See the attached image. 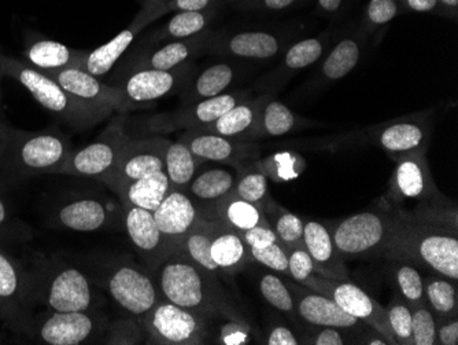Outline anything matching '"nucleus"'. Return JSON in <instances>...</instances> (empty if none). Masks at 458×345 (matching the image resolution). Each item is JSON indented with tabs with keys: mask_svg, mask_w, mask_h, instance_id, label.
Segmentation results:
<instances>
[{
	"mask_svg": "<svg viewBox=\"0 0 458 345\" xmlns=\"http://www.w3.org/2000/svg\"><path fill=\"white\" fill-rule=\"evenodd\" d=\"M316 13L329 22H339L356 6L357 0H311Z\"/></svg>",
	"mask_w": 458,
	"mask_h": 345,
	"instance_id": "4d7b16f0",
	"label": "nucleus"
},
{
	"mask_svg": "<svg viewBox=\"0 0 458 345\" xmlns=\"http://www.w3.org/2000/svg\"><path fill=\"white\" fill-rule=\"evenodd\" d=\"M33 315L27 269L0 246V321L14 333L24 334Z\"/></svg>",
	"mask_w": 458,
	"mask_h": 345,
	"instance_id": "4468645a",
	"label": "nucleus"
},
{
	"mask_svg": "<svg viewBox=\"0 0 458 345\" xmlns=\"http://www.w3.org/2000/svg\"><path fill=\"white\" fill-rule=\"evenodd\" d=\"M179 141H182L197 159L208 162H228L242 166L244 160L251 159L257 153V146L254 143L205 131H184Z\"/></svg>",
	"mask_w": 458,
	"mask_h": 345,
	"instance_id": "393cba45",
	"label": "nucleus"
},
{
	"mask_svg": "<svg viewBox=\"0 0 458 345\" xmlns=\"http://www.w3.org/2000/svg\"><path fill=\"white\" fill-rule=\"evenodd\" d=\"M72 151L71 139L58 128L22 131L7 127L0 153V177L22 182L41 175H56Z\"/></svg>",
	"mask_w": 458,
	"mask_h": 345,
	"instance_id": "20e7f679",
	"label": "nucleus"
},
{
	"mask_svg": "<svg viewBox=\"0 0 458 345\" xmlns=\"http://www.w3.org/2000/svg\"><path fill=\"white\" fill-rule=\"evenodd\" d=\"M165 174L168 175L171 190H184L189 187L195 172L202 164L182 141L165 139Z\"/></svg>",
	"mask_w": 458,
	"mask_h": 345,
	"instance_id": "58836bf2",
	"label": "nucleus"
},
{
	"mask_svg": "<svg viewBox=\"0 0 458 345\" xmlns=\"http://www.w3.org/2000/svg\"><path fill=\"white\" fill-rule=\"evenodd\" d=\"M287 35L276 30H250L241 32L213 33L208 51L226 58L267 61L279 56L285 47Z\"/></svg>",
	"mask_w": 458,
	"mask_h": 345,
	"instance_id": "a211bd4d",
	"label": "nucleus"
},
{
	"mask_svg": "<svg viewBox=\"0 0 458 345\" xmlns=\"http://www.w3.org/2000/svg\"><path fill=\"white\" fill-rule=\"evenodd\" d=\"M241 234L249 249H262L270 246V244H274V242L279 241L269 223L256 226V228L250 229V230Z\"/></svg>",
	"mask_w": 458,
	"mask_h": 345,
	"instance_id": "bf43d9fd",
	"label": "nucleus"
},
{
	"mask_svg": "<svg viewBox=\"0 0 458 345\" xmlns=\"http://www.w3.org/2000/svg\"><path fill=\"white\" fill-rule=\"evenodd\" d=\"M169 192H171V184L165 171L154 172L115 190L123 203L153 211V212Z\"/></svg>",
	"mask_w": 458,
	"mask_h": 345,
	"instance_id": "e433bc0d",
	"label": "nucleus"
},
{
	"mask_svg": "<svg viewBox=\"0 0 458 345\" xmlns=\"http://www.w3.org/2000/svg\"><path fill=\"white\" fill-rule=\"evenodd\" d=\"M168 14L165 0H141L140 10L125 30L114 36L110 42L91 51H84L76 68L89 72L92 76L102 77L109 73L121 56L127 53L133 40L143 32L144 28L153 24L162 15Z\"/></svg>",
	"mask_w": 458,
	"mask_h": 345,
	"instance_id": "ddd939ff",
	"label": "nucleus"
},
{
	"mask_svg": "<svg viewBox=\"0 0 458 345\" xmlns=\"http://www.w3.org/2000/svg\"><path fill=\"white\" fill-rule=\"evenodd\" d=\"M397 269L394 272V277L397 280L398 290H400L401 298L409 306L426 301L424 296L423 277L416 267L411 266L406 260H397Z\"/></svg>",
	"mask_w": 458,
	"mask_h": 345,
	"instance_id": "de8ad7c7",
	"label": "nucleus"
},
{
	"mask_svg": "<svg viewBox=\"0 0 458 345\" xmlns=\"http://www.w3.org/2000/svg\"><path fill=\"white\" fill-rule=\"evenodd\" d=\"M153 213L159 231L176 251L180 242L197 225L202 208L184 190H171Z\"/></svg>",
	"mask_w": 458,
	"mask_h": 345,
	"instance_id": "b1692460",
	"label": "nucleus"
},
{
	"mask_svg": "<svg viewBox=\"0 0 458 345\" xmlns=\"http://www.w3.org/2000/svg\"><path fill=\"white\" fill-rule=\"evenodd\" d=\"M194 72L195 65L192 63L171 71L141 69L117 76V79H114V86L121 90L133 109H138L154 104L161 98L182 91Z\"/></svg>",
	"mask_w": 458,
	"mask_h": 345,
	"instance_id": "2eb2a0df",
	"label": "nucleus"
},
{
	"mask_svg": "<svg viewBox=\"0 0 458 345\" xmlns=\"http://www.w3.org/2000/svg\"><path fill=\"white\" fill-rule=\"evenodd\" d=\"M405 13H420V14H434L446 17V12L439 4V0H401Z\"/></svg>",
	"mask_w": 458,
	"mask_h": 345,
	"instance_id": "680f3d73",
	"label": "nucleus"
},
{
	"mask_svg": "<svg viewBox=\"0 0 458 345\" xmlns=\"http://www.w3.org/2000/svg\"><path fill=\"white\" fill-rule=\"evenodd\" d=\"M164 149L165 138L161 135L144 139L130 138L114 172L105 180V184L115 192L118 187L133 180L148 177L154 172L164 171Z\"/></svg>",
	"mask_w": 458,
	"mask_h": 345,
	"instance_id": "6ab92c4d",
	"label": "nucleus"
},
{
	"mask_svg": "<svg viewBox=\"0 0 458 345\" xmlns=\"http://www.w3.org/2000/svg\"><path fill=\"white\" fill-rule=\"evenodd\" d=\"M332 38H334V30H328V32L321 33L318 38L303 39V40L294 43L285 51L282 65L274 74L272 82L284 80L288 74L315 65L323 58L327 46L331 42Z\"/></svg>",
	"mask_w": 458,
	"mask_h": 345,
	"instance_id": "4c0bfd02",
	"label": "nucleus"
},
{
	"mask_svg": "<svg viewBox=\"0 0 458 345\" xmlns=\"http://www.w3.org/2000/svg\"><path fill=\"white\" fill-rule=\"evenodd\" d=\"M82 50H74L64 43L50 39H33L24 51L25 63L38 71H59V69L76 68L81 59Z\"/></svg>",
	"mask_w": 458,
	"mask_h": 345,
	"instance_id": "473e14b6",
	"label": "nucleus"
},
{
	"mask_svg": "<svg viewBox=\"0 0 458 345\" xmlns=\"http://www.w3.org/2000/svg\"><path fill=\"white\" fill-rule=\"evenodd\" d=\"M212 30L182 40L157 43V45L139 46L123 58L117 69V76L141 69L171 71L185 64L191 63L200 54L208 51L213 36Z\"/></svg>",
	"mask_w": 458,
	"mask_h": 345,
	"instance_id": "f8f14e48",
	"label": "nucleus"
},
{
	"mask_svg": "<svg viewBox=\"0 0 458 345\" xmlns=\"http://www.w3.org/2000/svg\"><path fill=\"white\" fill-rule=\"evenodd\" d=\"M437 344L458 345V315L437 318Z\"/></svg>",
	"mask_w": 458,
	"mask_h": 345,
	"instance_id": "052dcab7",
	"label": "nucleus"
},
{
	"mask_svg": "<svg viewBox=\"0 0 458 345\" xmlns=\"http://www.w3.org/2000/svg\"><path fill=\"white\" fill-rule=\"evenodd\" d=\"M262 211L285 251L297 246H303V220L300 216L285 210L269 197L262 205Z\"/></svg>",
	"mask_w": 458,
	"mask_h": 345,
	"instance_id": "ea45409f",
	"label": "nucleus"
},
{
	"mask_svg": "<svg viewBox=\"0 0 458 345\" xmlns=\"http://www.w3.org/2000/svg\"><path fill=\"white\" fill-rule=\"evenodd\" d=\"M264 99L265 95L256 99L242 100L241 104L235 105L217 120L195 130L217 134L226 138L243 139V141L257 138L259 112H261Z\"/></svg>",
	"mask_w": 458,
	"mask_h": 345,
	"instance_id": "c756f323",
	"label": "nucleus"
},
{
	"mask_svg": "<svg viewBox=\"0 0 458 345\" xmlns=\"http://www.w3.org/2000/svg\"><path fill=\"white\" fill-rule=\"evenodd\" d=\"M288 275L294 278L298 283H303L310 275L315 274V264L305 246H297L287 251Z\"/></svg>",
	"mask_w": 458,
	"mask_h": 345,
	"instance_id": "6e6d98bb",
	"label": "nucleus"
},
{
	"mask_svg": "<svg viewBox=\"0 0 458 345\" xmlns=\"http://www.w3.org/2000/svg\"><path fill=\"white\" fill-rule=\"evenodd\" d=\"M0 69L4 76L14 79L27 89L41 107L74 130H89L113 113L106 108L73 97L53 77L32 68L25 61L0 54Z\"/></svg>",
	"mask_w": 458,
	"mask_h": 345,
	"instance_id": "39448f33",
	"label": "nucleus"
},
{
	"mask_svg": "<svg viewBox=\"0 0 458 345\" xmlns=\"http://www.w3.org/2000/svg\"><path fill=\"white\" fill-rule=\"evenodd\" d=\"M123 205V226L133 248L138 252L143 266L156 274L162 263L168 259L174 249L168 239L159 231L153 211L135 207L121 201Z\"/></svg>",
	"mask_w": 458,
	"mask_h": 345,
	"instance_id": "f3484780",
	"label": "nucleus"
},
{
	"mask_svg": "<svg viewBox=\"0 0 458 345\" xmlns=\"http://www.w3.org/2000/svg\"><path fill=\"white\" fill-rule=\"evenodd\" d=\"M411 310L413 345L437 344V318L427 301L411 306Z\"/></svg>",
	"mask_w": 458,
	"mask_h": 345,
	"instance_id": "3c124183",
	"label": "nucleus"
},
{
	"mask_svg": "<svg viewBox=\"0 0 458 345\" xmlns=\"http://www.w3.org/2000/svg\"><path fill=\"white\" fill-rule=\"evenodd\" d=\"M125 118L113 120L97 141L84 148L73 149L56 175L105 180L112 177L120 161L123 148L131 136L125 133Z\"/></svg>",
	"mask_w": 458,
	"mask_h": 345,
	"instance_id": "9d476101",
	"label": "nucleus"
},
{
	"mask_svg": "<svg viewBox=\"0 0 458 345\" xmlns=\"http://www.w3.org/2000/svg\"><path fill=\"white\" fill-rule=\"evenodd\" d=\"M298 125V117L290 108L280 100L265 95L259 112V131L257 138L262 136H282L291 133Z\"/></svg>",
	"mask_w": 458,
	"mask_h": 345,
	"instance_id": "79ce46f5",
	"label": "nucleus"
},
{
	"mask_svg": "<svg viewBox=\"0 0 458 345\" xmlns=\"http://www.w3.org/2000/svg\"><path fill=\"white\" fill-rule=\"evenodd\" d=\"M250 254L253 257L254 262L259 263L267 269L288 274L287 251L279 241L262 249H250Z\"/></svg>",
	"mask_w": 458,
	"mask_h": 345,
	"instance_id": "5fc2aeb1",
	"label": "nucleus"
},
{
	"mask_svg": "<svg viewBox=\"0 0 458 345\" xmlns=\"http://www.w3.org/2000/svg\"><path fill=\"white\" fill-rule=\"evenodd\" d=\"M301 285L328 296L338 304L344 313L354 316L380 334L387 341V344H395V340H394L390 326H388L386 308L349 280H332V278L323 277L316 272Z\"/></svg>",
	"mask_w": 458,
	"mask_h": 345,
	"instance_id": "9b49d317",
	"label": "nucleus"
},
{
	"mask_svg": "<svg viewBox=\"0 0 458 345\" xmlns=\"http://www.w3.org/2000/svg\"><path fill=\"white\" fill-rule=\"evenodd\" d=\"M308 344L316 345H344L346 344L341 329L323 328L318 332V336L313 337Z\"/></svg>",
	"mask_w": 458,
	"mask_h": 345,
	"instance_id": "0e129e2a",
	"label": "nucleus"
},
{
	"mask_svg": "<svg viewBox=\"0 0 458 345\" xmlns=\"http://www.w3.org/2000/svg\"><path fill=\"white\" fill-rule=\"evenodd\" d=\"M259 292H261L262 298L280 313L287 314L290 316H294V314L297 313L294 298H293L290 288L276 275H262L259 280Z\"/></svg>",
	"mask_w": 458,
	"mask_h": 345,
	"instance_id": "09e8293b",
	"label": "nucleus"
},
{
	"mask_svg": "<svg viewBox=\"0 0 458 345\" xmlns=\"http://www.w3.org/2000/svg\"><path fill=\"white\" fill-rule=\"evenodd\" d=\"M429 135L431 123L426 118H403L382 125L375 133V142L386 153L398 157L414 151H427Z\"/></svg>",
	"mask_w": 458,
	"mask_h": 345,
	"instance_id": "bb28decb",
	"label": "nucleus"
},
{
	"mask_svg": "<svg viewBox=\"0 0 458 345\" xmlns=\"http://www.w3.org/2000/svg\"><path fill=\"white\" fill-rule=\"evenodd\" d=\"M439 4L446 12L447 18L457 20L458 17V0H439Z\"/></svg>",
	"mask_w": 458,
	"mask_h": 345,
	"instance_id": "69168bd1",
	"label": "nucleus"
},
{
	"mask_svg": "<svg viewBox=\"0 0 458 345\" xmlns=\"http://www.w3.org/2000/svg\"><path fill=\"white\" fill-rule=\"evenodd\" d=\"M401 226V212L365 211L342 220L331 230L332 239L342 259L390 257Z\"/></svg>",
	"mask_w": 458,
	"mask_h": 345,
	"instance_id": "423d86ee",
	"label": "nucleus"
},
{
	"mask_svg": "<svg viewBox=\"0 0 458 345\" xmlns=\"http://www.w3.org/2000/svg\"><path fill=\"white\" fill-rule=\"evenodd\" d=\"M66 91L73 97L86 100L89 104L128 113L133 110L132 105L125 99L118 87L103 83L99 77L92 76L89 72L79 68H65L59 71L47 72Z\"/></svg>",
	"mask_w": 458,
	"mask_h": 345,
	"instance_id": "412c9836",
	"label": "nucleus"
},
{
	"mask_svg": "<svg viewBox=\"0 0 458 345\" xmlns=\"http://www.w3.org/2000/svg\"><path fill=\"white\" fill-rule=\"evenodd\" d=\"M102 342L110 345L146 344L143 322L131 314H127L123 318L109 321L106 331L103 334Z\"/></svg>",
	"mask_w": 458,
	"mask_h": 345,
	"instance_id": "c03bdc74",
	"label": "nucleus"
},
{
	"mask_svg": "<svg viewBox=\"0 0 458 345\" xmlns=\"http://www.w3.org/2000/svg\"><path fill=\"white\" fill-rule=\"evenodd\" d=\"M424 296L438 318L458 315L457 282L439 274L423 278Z\"/></svg>",
	"mask_w": 458,
	"mask_h": 345,
	"instance_id": "a19ab883",
	"label": "nucleus"
},
{
	"mask_svg": "<svg viewBox=\"0 0 458 345\" xmlns=\"http://www.w3.org/2000/svg\"><path fill=\"white\" fill-rule=\"evenodd\" d=\"M401 14H405L401 0H368L359 24L367 36L372 35Z\"/></svg>",
	"mask_w": 458,
	"mask_h": 345,
	"instance_id": "37998d69",
	"label": "nucleus"
},
{
	"mask_svg": "<svg viewBox=\"0 0 458 345\" xmlns=\"http://www.w3.org/2000/svg\"><path fill=\"white\" fill-rule=\"evenodd\" d=\"M218 228H220V223L210 218L209 215H206L202 211V216H200L197 225L184 237V239L180 242V246L176 248L177 251L182 252L195 264L208 270L212 274L217 275V277L221 272L213 262L212 257H210V246H212L213 238H215Z\"/></svg>",
	"mask_w": 458,
	"mask_h": 345,
	"instance_id": "c9c22d12",
	"label": "nucleus"
},
{
	"mask_svg": "<svg viewBox=\"0 0 458 345\" xmlns=\"http://www.w3.org/2000/svg\"><path fill=\"white\" fill-rule=\"evenodd\" d=\"M303 246L310 254L318 274L332 280H349V272L334 246L331 230L320 221H303Z\"/></svg>",
	"mask_w": 458,
	"mask_h": 345,
	"instance_id": "cd10ccee",
	"label": "nucleus"
},
{
	"mask_svg": "<svg viewBox=\"0 0 458 345\" xmlns=\"http://www.w3.org/2000/svg\"><path fill=\"white\" fill-rule=\"evenodd\" d=\"M365 38L367 33L361 30L359 22H352L350 32L342 36L323 59L320 79L329 83L338 82L352 73L361 61Z\"/></svg>",
	"mask_w": 458,
	"mask_h": 345,
	"instance_id": "c85d7f7f",
	"label": "nucleus"
},
{
	"mask_svg": "<svg viewBox=\"0 0 458 345\" xmlns=\"http://www.w3.org/2000/svg\"><path fill=\"white\" fill-rule=\"evenodd\" d=\"M9 125L6 123H4L2 117H0V153H2V149L4 146V139H6V131Z\"/></svg>",
	"mask_w": 458,
	"mask_h": 345,
	"instance_id": "338daca9",
	"label": "nucleus"
},
{
	"mask_svg": "<svg viewBox=\"0 0 458 345\" xmlns=\"http://www.w3.org/2000/svg\"><path fill=\"white\" fill-rule=\"evenodd\" d=\"M265 344L298 345L300 344V340L297 339V336L287 326H275V328L270 329Z\"/></svg>",
	"mask_w": 458,
	"mask_h": 345,
	"instance_id": "e2e57ef3",
	"label": "nucleus"
},
{
	"mask_svg": "<svg viewBox=\"0 0 458 345\" xmlns=\"http://www.w3.org/2000/svg\"><path fill=\"white\" fill-rule=\"evenodd\" d=\"M202 211L206 215L217 220L220 225L238 233H244L256 226L269 223L262 208L242 200L235 193H231L209 207L202 208Z\"/></svg>",
	"mask_w": 458,
	"mask_h": 345,
	"instance_id": "7c9ffc66",
	"label": "nucleus"
},
{
	"mask_svg": "<svg viewBox=\"0 0 458 345\" xmlns=\"http://www.w3.org/2000/svg\"><path fill=\"white\" fill-rule=\"evenodd\" d=\"M100 285L125 314L143 319L161 300L156 274L131 260L107 263L99 274Z\"/></svg>",
	"mask_w": 458,
	"mask_h": 345,
	"instance_id": "6e6552de",
	"label": "nucleus"
},
{
	"mask_svg": "<svg viewBox=\"0 0 458 345\" xmlns=\"http://www.w3.org/2000/svg\"><path fill=\"white\" fill-rule=\"evenodd\" d=\"M159 293L165 300L202 314L206 318H243L221 287L217 275L174 251L156 272Z\"/></svg>",
	"mask_w": 458,
	"mask_h": 345,
	"instance_id": "f03ea898",
	"label": "nucleus"
},
{
	"mask_svg": "<svg viewBox=\"0 0 458 345\" xmlns=\"http://www.w3.org/2000/svg\"><path fill=\"white\" fill-rule=\"evenodd\" d=\"M221 319L216 341L224 345L249 344L251 340V328L244 318H217Z\"/></svg>",
	"mask_w": 458,
	"mask_h": 345,
	"instance_id": "864d4df0",
	"label": "nucleus"
},
{
	"mask_svg": "<svg viewBox=\"0 0 458 345\" xmlns=\"http://www.w3.org/2000/svg\"><path fill=\"white\" fill-rule=\"evenodd\" d=\"M295 301L298 315L313 326L320 328L356 329L364 323L354 316L344 313L335 301L323 293L315 292L303 285L287 283Z\"/></svg>",
	"mask_w": 458,
	"mask_h": 345,
	"instance_id": "5701e85b",
	"label": "nucleus"
},
{
	"mask_svg": "<svg viewBox=\"0 0 458 345\" xmlns=\"http://www.w3.org/2000/svg\"><path fill=\"white\" fill-rule=\"evenodd\" d=\"M109 318L100 310L56 313L45 310L33 315L22 336L38 344L82 345L102 342Z\"/></svg>",
	"mask_w": 458,
	"mask_h": 345,
	"instance_id": "0eeeda50",
	"label": "nucleus"
},
{
	"mask_svg": "<svg viewBox=\"0 0 458 345\" xmlns=\"http://www.w3.org/2000/svg\"><path fill=\"white\" fill-rule=\"evenodd\" d=\"M427 151H414L395 157V168L390 180L394 203L416 200L428 203L441 195L432 180Z\"/></svg>",
	"mask_w": 458,
	"mask_h": 345,
	"instance_id": "aec40b11",
	"label": "nucleus"
},
{
	"mask_svg": "<svg viewBox=\"0 0 458 345\" xmlns=\"http://www.w3.org/2000/svg\"><path fill=\"white\" fill-rule=\"evenodd\" d=\"M229 0H165V9L168 13L177 12H209L218 10Z\"/></svg>",
	"mask_w": 458,
	"mask_h": 345,
	"instance_id": "13d9d810",
	"label": "nucleus"
},
{
	"mask_svg": "<svg viewBox=\"0 0 458 345\" xmlns=\"http://www.w3.org/2000/svg\"><path fill=\"white\" fill-rule=\"evenodd\" d=\"M28 272L30 300L56 313L100 310L97 283L79 267L59 256H36Z\"/></svg>",
	"mask_w": 458,
	"mask_h": 345,
	"instance_id": "7ed1b4c3",
	"label": "nucleus"
},
{
	"mask_svg": "<svg viewBox=\"0 0 458 345\" xmlns=\"http://www.w3.org/2000/svg\"><path fill=\"white\" fill-rule=\"evenodd\" d=\"M33 238V231L25 221L15 216L9 200L0 186V246L2 244H27Z\"/></svg>",
	"mask_w": 458,
	"mask_h": 345,
	"instance_id": "a18cd8bd",
	"label": "nucleus"
},
{
	"mask_svg": "<svg viewBox=\"0 0 458 345\" xmlns=\"http://www.w3.org/2000/svg\"><path fill=\"white\" fill-rule=\"evenodd\" d=\"M401 212V226L390 259L418 263L435 274L458 280L457 211L444 195L411 213Z\"/></svg>",
	"mask_w": 458,
	"mask_h": 345,
	"instance_id": "f257e3e1",
	"label": "nucleus"
},
{
	"mask_svg": "<svg viewBox=\"0 0 458 345\" xmlns=\"http://www.w3.org/2000/svg\"><path fill=\"white\" fill-rule=\"evenodd\" d=\"M141 322L146 344L199 345L210 341V319L162 298Z\"/></svg>",
	"mask_w": 458,
	"mask_h": 345,
	"instance_id": "1a4fd4ad",
	"label": "nucleus"
},
{
	"mask_svg": "<svg viewBox=\"0 0 458 345\" xmlns=\"http://www.w3.org/2000/svg\"><path fill=\"white\" fill-rule=\"evenodd\" d=\"M2 69H0V82H2ZM0 117H2V91H0Z\"/></svg>",
	"mask_w": 458,
	"mask_h": 345,
	"instance_id": "774afa93",
	"label": "nucleus"
},
{
	"mask_svg": "<svg viewBox=\"0 0 458 345\" xmlns=\"http://www.w3.org/2000/svg\"><path fill=\"white\" fill-rule=\"evenodd\" d=\"M246 99H249L247 92H224L195 104L182 105V108L174 112L151 116L148 120H144L143 125L146 131L153 135H164L180 130H195L210 125L224 113Z\"/></svg>",
	"mask_w": 458,
	"mask_h": 345,
	"instance_id": "dca6fc26",
	"label": "nucleus"
},
{
	"mask_svg": "<svg viewBox=\"0 0 458 345\" xmlns=\"http://www.w3.org/2000/svg\"><path fill=\"white\" fill-rule=\"evenodd\" d=\"M113 212L106 201L100 198L74 197L61 201L51 212V226L79 233H91L109 228Z\"/></svg>",
	"mask_w": 458,
	"mask_h": 345,
	"instance_id": "4be33fe9",
	"label": "nucleus"
},
{
	"mask_svg": "<svg viewBox=\"0 0 458 345\" xmlns=\"http://www.w3.org/2000/svg\"><path fill=\"white\" fill-rule=\"evenodd\" d=\"M218 10L209 12H177L166 24L157 28L148 39L141 43L143 46L157 45V43L182 40L192 38L209 30L210 25L217 17Z\"/></svg>",
	"mask_w": 458,
	"mask_h": 345,
	"instance_id": "f704fd0d",
	"label": "nucleus"
},
{
	"mask_svg": "<svg viewBox=\"0 0 458 345\" xmlns=\"http://www.w3.org/2000/svg\"><path fill=\"white\" fill-rule=\"evenodd\" d=\"M235 193L242 200L249 201L251 204L262 208L267 195V175L262 171L259 164L254 166L242 167L241 175L236 182Z\"/></svg>",
	"mask_w": 458,
	"mask_h": 345,
	"instance_id": "49530a36",
	"label": "nucleus"
},
{
	"mask_svg": "<svg viewBox=\"0 0 458 345\" xmlns=\"http://www.w3.org/2000/svg\"><path fill=\"white\" fill-rule=\"evenodd\" d=\"M308 4L311 0H229V4L239 12L261 15L294 12Z\"/></svg>",
	"mask_w": 458,
	"mask_h": 345,
	"instance_id": "603ef678",
	"label": "nucleus"
},
{
	"mask_svg": "<svg viewBox=\"0 0 458 345\" xmlns=\"http://www.w3.org/2000/svg\"><path fill=\"white\" fill-rule=\"evenodd\" d=\"M236 68L231 63H217L192 74L182 90V105H191L224 94L235 83Z\"/></svg>",
	"mask_w": 458,
	"mask_h": 345,
	"instance_id": "2f4dec72",
	"label": "nucleus"
},
{
	"mask_svg": "<svg viewBox=\"0 0 458 345\" xmlns=\"http://www.w3.org/2000/svg\"><path fill=\"white\" fill-rule=\"evenodd\" d=\"M210 257L221 274L226 275L242 272L247 266V263L253 260L242 234L223 225H220L213 238Z\"/></svg>",
	"mask_w": 458,
	"mask_h": 345,
	"instance_id": "72a5a7b5",
	"label": "nucleus"
},
{
	"mask_svg": "<svg viewBox=\"0 0 458 345\" xmlns=\"http://www.w3.org/2000/svg\"><path fill=\"white\" fill-rule=\"evenodd\" d=\"M242 166L228 162H202L185 192L199 205L209 207L235 192Z\"/></svg>",
	"mask_w": 458,
	"mask_h": 345,
	"instance_id": "a878e982",
	"label": "nucleus"
},
{
	"mask_svg": "<svg viewBox=\"0 0 458 345\" xmlns=\"http://www.w3.org/2000/svg\"><path fill=\"white\" fill-rule=\"evenodd\" d=\"M386 316L395 344L413 345L411 306L401 298H394L386 307Z\"/></svg>",
	"mask_w": 458,
	"mask_h": 345,
	"instance_id": "8fccbe9b",
	"label": "nucleus"
}]
</instances>
